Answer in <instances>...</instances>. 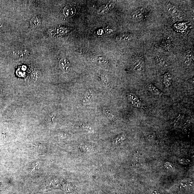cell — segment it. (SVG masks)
Listing matches in <instances>:
<instances>
[{
    "mask_svg": "<svg viewBox=\"0 0 194 194\" xmlns=\"http://www.w3.org/2000/svg\"><path fill=\"white\" fill-rule=\"evenodd\" d=\"M30 51L27 49H18L14 50L12 52L13 57L18 58H23L30 55Z\"/></svg>",
    "mask_w": 194,
    "mask_h": 194,
    "instance_id": "obj_1",
    "label": "cell"
},
{
    "mask_svg": "<svg viewBox=\"0 0 194 194\" xmlns=\"http://www.w3.org/2000/svg\"><path fill=\"white\" fill-rule=\"evenodd\" d=\"M145 9L139 8L132 13L131 17L132 20L139 21L143 20L144 17Z\"/></svg>",
    "mask_w": 194,
    "mask_h": 194,
    "instance_id": "obj_2",
    "label": "cell"
},
{
    "mask_svg": "<svg viewBox=\"0 0 194 194\" xmlns=\"http://www.w3.org/2000/svg\"><path fill=\"white\" fill-rule=\"evenodd\" d=\"M128 99L132 105L136 108H140L141 106V102L139 97L134 94L128 93L127 94Z\"/></svg>",
    "mask_w": 194,
    "mask_h": 194,
    "instance_id": "obj_3",
    "label": "cell"
},
{
    "mask_svg": "<svg viewBox=\"0 0 194 194\" xmlns=\"http://www.w3.org/2000/svg\"><path fill=\"white\" fill-rule=\"evenodd\" d=\"M115 3L113 2H109L106 4L102 5L97 11V13L99 15H104L111 11L114 8Z\"/></svg>",
    "mask_w": 194,
    "mask_h": 194,
    "instance_id": "obj_4",
    "label": "cell"
},
{
    "mask_svg": "<svg viewBox=\"0 0 194 194\" xmlns=\"http://www.w3.org/2000/svg\"><path fill=\"white\" fill-rule=\"evenodd\" d=\"M59 67L63 72H68L71 68L70 62L66 58H62L59 61Z\"/></svg>",
    "mask_w": 194,
    "mask_h": 194,
    "instance_id": "obj_5",
    "label": "cell"
},
{
    "mask_svg": "<svg viewBox=\"0 0 194 194\" xmlns=\"http://www.w3.org/2000/svg\"><path fill=\"white\" fill-rule=\"evenodd\" d=\"M168 11L173 16L175 17L176 18L180 19L183 17L181 12L174 6L169 5Z\"/></svg>",
    "mask_w": 194,
    "mask_h": 194,
    "instance_id": "obj_6",
    "label": "cell"
},
{
    "mask_svg": "<svg viewBox=\"0 0 194 194\" xmlns=\"http://www.w3.org/2000/svg\"><path fill=\"white\" fill-rule=\"evenodd\" d=\"M193 54L190 51H186L184 56V62L186 66H189L193 61Z\"/></svg>",
    "mask_w": 194,
    "mask_h": 194,
    "instance_id": "obj_7",
    "label": "cell"
},
{
    "mask_svg": "<svg viewBox=\"0 0 194 194\" xmlns=\"http://www.w3.org/2000/svg\"><path fill=\"white\" fill-rule=\"evenodd\" d=\"M133 35L130 34H122L117 36L116 40L117 41H127L131 40L133 38Z\"/></svg>",
    "mask_w": 194,
    "mask_h": 194,
    "instance_id": "obj_8",
    "label": "cell"
},
{
    "mask_svg": "<svg viewBox=\"0 0 194 194\" xmlns=\"http://www.w3.org/2000/svg\"><path fill=\"white\" fill-rule=\"evenodd\" d=\"M76 11V9L74 7L67 6L63 9V13L65 16L71 17L74 16Z\"/></svg>",
    "mask_w": 194,
    "mask_h": 194,
    "instance_id": "obj_9",
    "label": "cell"
},
{
    "mask_svg": "<svg viewBox=\"0 0 194 194\" xmlns=\"http://www.w3.org/2000/svg\"><path fill=\"white\" fill-rule=\"evenodd\" d=\"M163 81L165 87L168 88L172 84V77L169 72L166 73L163 76Z\"/></svg>",
    "mask_w": 194,
    "mask_h": 194,
    "instance_id": "obj_10",
    "label": "cell"
},
{
    "mask_svg": "<svg viewBox=\"0 0 194 194\" xmlns=\"http://www.w3.org/2000/svg\"><path fill=\"white\" fill-rule=\"evenodd\" d=\"M143 59L141 57H134L133 60L134 68L138 71H141L142 69Z\"/></svg>",
    "mask_w": 194,
    "mask_h": 194,
    "instance_id": "obj_11",
    "label": "cell"
},
{
    "mask_svg": "<svg viewBox=\"0 0 194 194\" xmlns=\"http://www.w3.org/2000/svg\"><path fill=\"white\" fill-rule=\"evenodd\" d=\"M147 89L153 95H161L162 94L160 90L153 84H148Z\"/></svg>",
    "mask_w": 194,
    "mask_h": 194,
    "instance_id": "obj_12",
    "label": "cell"
},
{
    "mask_svg": "<svg viewBox=\"0 0 194 194\" xmlns=\"http://www.w3.org/2000/svg\"><path fill=\"white\" fill-rule=\"evenodd\" d=\"M156 61L157 64L161 67H164V68H166L168 66V64H167L166 60L160 56H157L156 58Z\"/></svg>",
    "mask_w": 194,
    "mask_h": 194,
    "instance_id": "obj_13",
    "label": "cell"
},
{
    "mask_svg": "<svg viewBox=\"0 0 194 194\" xmlns=\"http://www.w3.org/2000/svg\"><path fill=\"white\" fill-rule=\"evenodd\" d=\"M40 23V19L39 17H36L32 19L31 24L33 26L36 27L39 26Z\"/></svg>",
    "mask_w": 194,
    "mask_h": 194,
    "instance_id": "obj_14",
    "label": "cell"
},
{
    "mask_svg": "<svg viewBox=\"0 0 194 194\" xmlns=\"http://www.w3.org/2000/svg\"><path fill=\"white\" fill-rule=\"evenodd\" d=\"M80 149L84 152H88L91 150V149L87 145H82L80 146Z\"/></svg>",
    "mask_w": 194,
    "mask_h": 194,
    "instance_id": "obj_15",
    "label": "cell"
},
{
    "mask_svg": "<svg viewBox=\"0 0 194 194\" xmlns=\"http://www.w3.org/2000/svg\"><path fill=\"white\" fill-rule=\"evenodd\" d=\"M95 60H97L98 61L99 63H106L107 62L106 61L105 59L104 58L100 55L97 56V57H96Z\"/></svg>",
    "mask_w": 194,
    "mask_h": 194,
    "instance_id": "obj_16",
    "label": "cell"
},
{
    "mask_svg": "<svg viewBox=\"0 0 194 194\" xmlns=\"http://www.w3.org/2000/svg\"><path fill=\"white\" fill-rule=\"evenodd\" d=\"M40 73L39 71H36L32 74V78L34 81H36L40 76Z\"/></svg>",
    "mask_w": 194,
    "mask_h": 194,
    "instance_id": "obj_17",
    "label": "cell"
},
{
    "mask_svg": "<svg viewBox=\"0 0 194 194\" xmlns=\"http://www.w3.org/2000/svg\"><path fill=\"white\" fill-rule=\"evenodd\" d=\"M124 140V137L123 136H120L119 137H117V139L115 140L114 141V143L116 144H118V143H120V142H121L123 140Z\"/></svg>",
    "mask_w": 194,
    "mask_h": 194,
    "instance_id": "obj_18",
    "label": "cell"
},
{
    "mask_svg": "<svg viewBox=\"0 0 194 194\" xmlns=\"http://www.w3.org/2000/svg\"><path fill=\"white\" fill-rule=\"evenodd\" d=\"M5 28V26L4 25L0 23V31H4L6 30Z\"/></svg>",
    "mask_w": 194,
    "mask_h": 194,
    "instance_id": "obj_19",
    "label": "cell"
}]
</instances>
